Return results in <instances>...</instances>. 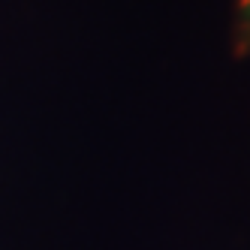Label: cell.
Wrapping results in <instances>:
<instances>
[{"label": "cell", "instance_id": "cell-1", "mask_svg": "<svg viewBox=\"0 0 250 250\" xmlns=\"http://www.w3.org/2000/svg\"><path fill=\"white\" fill-rule=\"evenodd\" d=\"M238 48L250 51V0H238Z\"/></svg>", "mask_w": 250, "mask_h": 250}]
</instances>
